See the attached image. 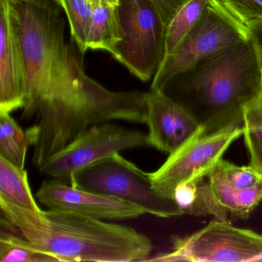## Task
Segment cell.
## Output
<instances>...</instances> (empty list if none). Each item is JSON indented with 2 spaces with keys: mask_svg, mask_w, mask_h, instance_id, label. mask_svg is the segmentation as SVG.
Instances as JSON below:
<instances>
[{
  "mask_svg": "<svg viewBox=\"0 0 262 262\" xmlns=\"http://www.w3.org/2000/svg\"><path fill=\"white\" fill-rule=\"evenodd\" d=\"M0 208L19 234L59 262L144 261L152 250L147 236L125 225L69 211Z\"/></svg>",
  "mask_w": 262,
  "mask_h": 262,
  "instance_id": "6da1fadb",
  "label": "cell"
},
{
  "mask_svg": "<svg viewBox=\"0 0 262 262\" xmlns=\"http://www.w3.org/2000/svg\"><path fill=\"white\" fill-rule=\"evenodd\" d=\"M262 78L251 39L171 79L162 90L213 133L243 125L245 107L260 93Z\"/></svg>",
  "mask_w": 262,
  "mask_h": 262,
  "instance_id": "7a4b0ae2",
  "label": "cell"
},
{
  "mask_svg": "<svg viewBox=\"0 0 262 262\" xmlns=\"http://www.w3.org/2000/svg\"><path fill=\"white\" fill-rule=\"evenodd\" d=\"M146 93H116L82 72L50 93L38 105L35 123L27 128L33 147V164L42 163L93 125L110 121L145 123Z\"/></svg>",
  "mask_w": 262,
  "mask_h": 262,
  "instance_id": "3957f363",
  "label": "cell"
},
{
  "mask_svg": "<svg viewBox=\"0 0 262 262\" xmlns=\"http://www.w3.org/2000/svg\"><path fill=\"white\" fill-rule=\"evenodd\" d=\"M19 25L26 66L25 104L22 117L32 119L39 102L73 79L82 64L73 44L65 40L60 6L11 0Z\"/></svg>",
  "mask_w": 262,
  "mask_h": 262,
  "instance_id": "277c9868",
  "label": "cell"
},
{
  "mask_svg": "<svg viewBox=\"0 0 262 262\" xmlns=\"http://www.w3.org/2000/svg\"><path fill=\"white\" fill-rule=\"evenodd\" d=\"M251 39L249 29L222 0H210L202 17L176 51L161 64L151 90H162L176 76Z\"/></svg>",
  "mask_w": 262,
  "mask_h": 262,
  "instance_id": "5b68a950",
  "label": "cell"
},
{
  "mask_svg": "<svg viewBox=\"0 0 262 262\" xmlns=\"http://www.w3.org/2000/svg\"><path fill=\"white\" fill-rule=\"evenodd\" d=\"M70 185L78 188L116 198L160 217L183 215L172 198L161 194L153 187L149 173L114 153L77 171Z\"/></svg>",
  "mask_w": 262,
  "mask_h": 262,
  "instance_id": "8992f818",
  "label": "cell"
},
{
  "mask_svg": "<svg viewBox=\"0 0 262 262\" xmlns=\"http://www.w3.org/2000/svg\"><path fill=\"white\" fill-rule=\"evenodd\" d=\"M122 41L115 59L143 82L157 73L164 56L166 25L151 0H120Z\"/></svg>",
  "mask_w": 262,
  "mask_h": 262,
  "instance_id": "52a82bcc",
  "label": "cell"
},
{
  "mask_svg": "<svg viewBox=\"0 0 262 262\" xmlns=\"http://www.w3.org/2000/svg\"><path fill=\"white\" fill-rule=\"evenodd\" d=\"M172 251L145 261L249 262L262 252V234L214 219L191 235L171 238Z\"/></svg>",
  "mask_w": 262,
  "mask_h": 262,
  "instance_id": "ba28073f",
  "label": "cell"
},
{
  "mask_svg": "<svg viewBox=\"0 0 262 262\" xmlns=\"http://www.w3.org/2000/svg\"><path fill=\"white\" fill-rule=\"evenodd\" d=\"M243 125H230L210 133L199 131L168 156L163 165L149 173L153 187L162 195L172 198L176 187L197 177H208L233 142L243 136Z\"/></svg>",
  "mask_w": 262,
  "mask_h": 262,
  "instance_id": "9c48e42d",
  "label": "cell"
},
{
  "mask_svg": "<svg viewBox=\"0 0 262 262\" xmlns=\"http://www.w3.org/2000/svg\"><path fill=\"white\" fill-rule=\"evenodd\" d=\"M148 145L147 135L116 124L93 125L39 167L42 174L70 183L77 171L114 153Z\"/></svg>",
  "mask_w": 262,
  "mask_h": 262,
  "instance_id": "30bf717a",
  "label": "cell"
},
{
  "mask_svg": "<svg viewBox=\"0 0 262 262\" xmlns=\"http://www.w3.org/2000/svg\"><path fill=\"white\" fill-rule=\"evenodd\" d=\"M36 197L50 210L69 211L102 220H127L145 214L142 208L129 202L76 188L59 179L42 182Z\"/></svg>",
  "mask_w": 262,
  "mask_h": 262,
  "instance_id": "8fae6325",
  "label": "cell"
},
{
  "mask_svg": "<svg viewBox=\"0 0 262 262\" xmlns=\"http://www.w3.org/2000/svg\"><path fill=\"white\" fill-rule=\"evenodd\" d=\"M26 66L11 0H0V111L11 113L25 104Z\"/></svg>",
  "mask_w": 262,
  "mask_h": 262,
  "instance_id": "7c38bea8",
  "label": "cell"
},
{
  "mask_svg": "<svg viewBox=\"0 0 262 262\" xmlns=\"http://www.w3.org/2000/svg\"><path fill=\"white\" fill-rule=\"evenodd\" d=\"M148 146L168 155L189 140L201 128L180 104L162 90H151L145 96Z\"/></svg>",
  "mask_w": 262,
  "mask_h": 262,
  "instance_id": "4fadbf2b",
  "label": "cell"
},
{
  "mask_svg": "<svg viewBox=\"0 0 262 262\" xmlns=\"http://www.w3.org/2000/svg\"><path fill=\"white\" fill-rule=\"evenodd\" d=\"M184 214L213 216L214 219L228 221V212L217 202L208 177H197L179 184L173 193Z\"/></svg>",
  "mask_w": 262,
  "mask_h": 262,
  "instance_id": "5bb4252c",
  "label": "cell"
},
{
  "mask_svg": "<svg viewBox=\"0 0 262 262\" xmlns=\"http://www.w3.org/2000/svg\"><path fill=\"white\" fill-rule=\"evenodd\" d=\"M0 204L31 212L42 211L33 197L25 168L0 156Z\"/></svg>",
  "mask_w": 262,
  "mask_h": 262,
  "instance_id": "9a60e30c",
  "label": "cell"
},
{
  "mask_svg": "<svg viewBox=\"0 0 262 262\" xmlns=\"http://www.w3.org/2000/svg\"><path fill=\"white\" fill-rule=\"evenodd\" d=\"M208 179L221 206L234 217L248 219L262 201V182L251 188H237L214 174H208Z\"/></svg>",
  "mask_w": 262,
  "mask_h": 262,
  "instance_id": "2e32d148",
  "label": "cell"
},
{
  "mask_svg": "<svg viewBox=\"0 0 262 262\" xmlns=\"http://www.w3.org/2000/svg\"><path fill=\"white\" fill-rule=\"evenodd\" d=\"M118 7L94 4L93 20L89 33L87 48L108 52L116 57L117 47L122 41Z\"/></svg>",
  "mask_w": 262,
  "mask_h": 262,
  "instance_id": "e0dca14e",
  "label": "cell"
},
{
  "mask_svg": "<svg viewBox=\"0 0 262 262\" xmlns=\"http://www.w3.org/2000/svg\"><path fill=\"white\" fill-rule=\"evenodd\" d=\"M209 2L210 0H187L174 13L166 27L162 63L179 48L182 41L202 17Z\"/></svg>",
  "mask_w": 262,
  "mask_h": 262,
  "instance_id": "ac0fdd59",
  "label": "cell"
},
{
  "mask_svg": "<svg viewBox=\"0 0 262 262\" xmlns=\"http://www.w3.org/2000/svg\"><path fill=\"white\" fill-rule=\"evenodd\" d=\"M30 145L32 139L28 131H24L10 113L0 111V156L25 168L27 149Z\"/></svg>",
  "mask_w": 262,
  "mask_h": 262,
  "instance_id": "d6986e66",
  "label": "cell"
},
{
  "mask_svg": "<svg viewBox=\"0 0 262 262\" xmlns=\"http://www.w3.org/2000/svg\"><path fill=\"white\" fill-rule=\"evenodd\" d=\"M1 262H59L51 254L33 245L19 233L1 231L0 233Z\"/></svg>",
  "mask_w": 262,
  "mask_h": 262,
  "instance_id": "ffe728a7",
  "label": "cell"
},
{
  "mask_svg": "<svg viewBox=\"0 0 262 262\" xmlns=\"http://www.w3.org/2000/svg\"><path fill=\"white\" fill-rule=\"evenodd\" d=\"M64 10L69 24L72 38L79 48L85 54L87 51L89 33L93 20L94 4L90 0H56Z\"/></svg>",
  "mask_w": 262,
  "mask_h": 262,
  "instance_id": "44dd1931",
  "label": "cell"
},
{
  "mask_svg": "<svg viewBox=\"0 0 262 262\" xmlns=\"http://www.w3.org/2000/svg\"><path fill=\"white\" fill-rule=\"evenodd\" d=\"M210 174L217 176L230 186L248 188L262 182V174L251 165L238 166L222 158Z\"/></svg>",
  "mask_w": 262,
  "mask_h": 262,
  "instance_id": "7402d4cb",
  "label": "cell"
},
{
  "mask_svg": "<svg viewBox=\"0 0 262 262\" xmlns=\"http://www.w3.org/2000/svg\"><path fill=\"white\" fill-rule=\"evenodd\" d=\"M245 24L262 19V0H222Z\"/></svg>",
  "mask_w": 262,
  "mask_h": 262,
  "instance_id": "603a6c76",
  "label": "cell"
},
{
  "mask_svg": "<svg viewBox=\"0 0 262 262\" xmlns=\"http://www.w3.org/2000/svg\"><path fill=\"white\" fill-rule=\"evenodd\" d=\"M243 136L249 155V165L254 166L262 161V127L245 128Z\"/></svg>",
  "mask_w": 262,
  "mask_h": 262,
  "instance_id": "cb8c5ba5",
  "label": "cell"
},
{
  "mask_svg": "<svg viewBox=\"0 0 262 262\" xmlns=\"http://www.w3.org/2000/svg\"><path fill=\"white\" fill-rule=\"evenodd\" d=\"M243 126L245 128L262 127V88L257 96L245 107Z\"/></svg>",
  "mask_w": 262,
  "mask_h": 262,
  "instance_id": "d4e9b609",
  "label": "cell"
},
{
  "mask_svg": "<svg viewBox=\"0 0 262 262\" xmlns=\"http://www.w3.org/2000/svg\"><path fill=\"white\" fill-rule=\"evenodd\" d=\"M157 7L165 25H168L174 13L187 0H151Z\"/></svg>",
  "mask_w": 262,
  "mask_h": 262,
  "instance_id": "484cf974",
  "label": "cell"
},
{
  "mask_svg": "<svg viewBox=\"0 0 262 262\" xmlns=\"http://www.w3.org/2000/svg\"><path fill=\"white\" fill-rule=\"evenodd\" d=\"M247 25L249 29L251 39L257 53L262 78V19L251 21Z\"/></svg>",
  "mask_w": 262,
  "mask_h": 262,
  "instance_id": "4316f807",
  "label": "cell"
},
{
  "mask_svg": "<svg viewBox=\"0 0 262 262\" xmlns=\"http://www.w3.org/2000/svg\"><path fill=\"white\" fill-rule=\"evenodd\" d=\"M93 4H104L112 7H117L120 0H90Z\"/></svg>",
  "mask_w": 262,
  "mask_h": 262,
  "instance_id": "83f0119b",
  "label": "cell"
},
{
  "mask_svg": "<svg viewBox=\"0 0 262 262\" xmlns=\"http://www.w3.org/2000/svg\"><path fill=\"white\" fill-rule=\"evenodd\" d=\"M19 1H27V2L42 4V5H56V4H58L56 0H19Z\"/></svg>",
  "mask_w": 262,
  "mask_h": 262,
  "instance_id": "f1b7e54d",
  "label": "cell"
},
{
  "mask_svg": "<svg viewBox=\"0 0 262 262\" xmlns=\"http://www.w3.org/2000/svg\"><path fill=\"white\" fill-rule=\"evenodd\" d=\"M249 262H262V252L251 258Z\"/></svg>",
  "mask_w": 262,
  "mask_h": 262,
  "instance_id": "f546056e",
  "label": "cell"
},
{
  "mask_svg": "<svg viewBox=\"0 0 262 262\" xmlns=\"http://www.w3.org/2000/svg\"><path fill=\"white\" fill-rule=\"evenodd\" d=\"M252 167H254L255 169H257L262 174V161Z\"/></svg>",
  "mask_w": 262,
  "mask_h": 262,
  "instance_id": "4dcf8cb0",
  "label": "cell"
}]
</instances>
